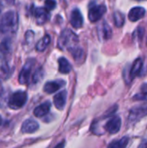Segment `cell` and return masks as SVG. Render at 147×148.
Instances as JSON below:
<instances>
[{
  "mask_svg": "<svg viewBox=\"0 0 147 148\" xmlns=\"http://www.w3.org/2000/svg\"><path fill=\"white\" fill-rule=\"evenodd\" d=\"M18 29V15L15 10H9L2 16L0 31L3 33H16Z\"/></svg>",
  "mask_w": 147,
  "mask_h": 148,
  "instance_id": "6da1fadb",
  "label": "cell"
},
{
  "mask_svg": "<svg viewBox=\"0 0 147 148\" xmlns=\"http://www.w3.org/2000/svg\"><path fill=\"white\" fill-rule=\"evenodd\" d=\"M78 42H79L78 36L72 30L68 29H65L64 30L62 31L58 38L57 46L62 50L68 49L69 51L70 49L76 47Z\"/></svg>",
  "mask_w": 147,
  "mask_h": 148,
  "instance_id": "7a4b0ae2",
  "label": "cell"
},
{
  "mask_svg": "<svg viewBox=\"0 0 147 148\" xmlns=\"http://www.w3.org/2000/svg\"><path fill=\"white\" fill-rule=\"evenodd\" d=\"M28 95L24 91H16L11 95L8 101L9 107L11 109H18L23 108L27 102Z\"/></svg>",
  "mask_w": 147,
  "mask_h": 148,
  "instance_id": "3957f363",
  "label": "cell"
},
{
  "mask_svg": "<svg viewBox=\"0 0 147 148\" xmlns=\"http://www.w3.org/2000/svg\"><path fill=\"white\" fill-rule=\"evenodd\" d=\"M107 12V6L104 4H92L88 10V19L91 23L98 22Z\"/></svg>",
  "mask_w": 147,
  "mask_h": 148,
  "instance_id": "277c9868",
  "label": "cell"
},
{
  "mask_svg": "<svg viewBox=\"0 0 147 148\" xmlns=\"http://www.w3.org/2000/svg\"><path fill=\"white\" fill-rule=\"evenodd\" d=\"M34 64H35V60L34 59H29L26 62V63L23 67V69H22V70H21V72L19 74V76H18V81H19L20 84L28 83Z\"/></svg>",
  "mask_w": 147,
  "mask_h": 148,
  "instance_id": "5b68a950",
  "label": "cell"
},
{
  "mask_svg": "<svg viewBox=\"0 0 147 148\" xmlns=\"http://www.w3.org/2000/svg\"><path fill=\"white\" fill-rule=\"evenodd\" d=\"M146 115H147V104L135 107L130 110L129 121L130 122L138 121L139 120L142 119Z\"/></svg>",
  "mask_w": 147,
  "mask_h": 148,
  "instance_id": "8992f818",
  "label": "cell"
},
{
  "mask_svg": "<svg viewBox=\"0 0 147 148\" xmlns=\"http://www.w3.org/2000/svg\"><path fill=\"white\" fill-rule=\"evenodd\" d=\"M120 127H121V119L119 116H114L111 118L105 125V130L111 134H117L120 130Z\"/></svg>",
  "mask_w": 147,
  "mask_h": 148,
  "instance_id": "52a82bcc",
  "label": "cell"
},
{
  "mask_svg": "<svg viewBox=\"0 0 147 148\" xmlns=\"http://www.w3.org/2000/svg\"><path fill=\"white\" fill-rule=\"evenodd\" d=\"M36 22L38 25L44 24L49 19V13L46 8H36L35 10Z\"/></svg>",
  "mask_w": 147,
  "mask_h": 148,
  "instance_id": "ba28073f",
  "label": "cell"
},
{
  "mask_svg": "<svg viewBox=\"0 0 147 148\" xmlns=\"http://www.w3.org/2000/svg\"><path fill=\"white\" fill-rule=\"evenodd\" d=\"M70 23L72 27L75 29H80L83 25V17L79 9H75L72 10L70 15Z\"/></svg>",
  "mask_w": 147,
  "mask_h": 148,
  "instance_id": "9c48e42d",
  "label": "cell"
},
{
  "mask_svg": "<svg viewBox=\"0 0 147 148\" xmlns=\"http://www.w3.org/2000/svg\"><path fill=\"white\" fill-rule=\"evenodd\" d=\"M142 67H143V60L141 58H137L133 62V65H132V67H131V69L129 70L128 80L130 82L133 81L134 79V77H136L140 73V71L142 69Z\"/></svg>",
  "mask_w": 147,
  "mask_h": 148,
  "instance_id": "30bf717a",
  "label": "cell"
},
{
  "mask_svg": "<svg viewBox=\"0 0 147 148\" xmlns=\"http://www.w3.org/2000/svg\"><path fill=\"white\" fill-rule=\"evenodd\" d=\"M39 129V124L34 120L25 121L21 127V131L23 134H33Z\"/></svg>",
  "mask_w": 147,
  "mask_h": 148,
  "instance_id": "8fae6325",
  "label": "cell"
},
{
  "mask_svg": "<svg viewBox=\"0 0 147 148\" xmlns=\"http://www.w3.org/2000/svg\"><path fill=\"white\" fill-rule=\"evenodd\" d=\"M67 101V91L62 90L54 96V105L59 110H62Z\"/></svg>",
  "mask_w": 147,
  "mask_h": 148,
  "instance_id": "7c38bea8",
  "label": "cell"
},
{
  "mask_svg": "<svg viewBox=\"0 0 147 148\" xmlns=\"http://www.w3.org/2000/svg\"><path fill=\"white\" fill-rule=\"evenodd\" d=\"M146 15V10L143 7H134L128 14V18L131 22H137L143 18Z\"/></svg>",
  "mask_w": 147,
  "mask_h": 148,
  "instance_id": "4fadbf2b",
  "label": "cell"
},
{
  "mask_svg": "<svg viewBox=\"0 0 147 148\" xmlns=\"http://www.w3.org/2000/svg\"><path fill=\"white\" fill-rule=\"evenodd\" d=\"M50 107H51V104L49 101L43 102L42 104L39 105L38 107H36L34 109V115L38 118L45 116L46 114H49V112L50 110Z\"/></svg>",
  "mask_w": 147,
  "mask_h": 148,
  "instance_id": "5bb4252c",
  "label": "cell"
},
{
  "mask_svg": "<svg viewBox=\"0 0 147 148\" xmlns=\"http://www.w3.org/2000/svg\"><path fill=\"white\" fill-rule=\"evenodd\" d=\"M58 64H59V71L62 74H68L72 69L71 64L65 57H60L58 59Z\"/></svg>",
  "mask_w": 147,
  "mask_h": 148,
  "instance_id": "9a60e30c",
  "label": "cell"
},
{
  "mask_svg": "<svg viewBox=\"0 0 147 148\" xmlns=\"http://www.w3.org/2000/svg\"><path fill=\"white\" fill-rule=\"evenodd\" d=\"M99 33H100V36H102V38L104 40H108L112 37L113 30L107 22H103V23L101 26V29Z\"/></svg>",
  "mask_w": 147,
  "mask_h": 148,
  "instance_id": "2e32d148",
  "label": "cell"
},
{
  "mask_svg": "<svg viewBox=\"0 0 147 148\" xmlns=\"http://www.w3.org/2000/svg\"><path fill=\"white\" fill-rule=\"evenodd\" d=\"M62 83L59 82H48L43 87V91L47 94H53L62 87Z\"/></svg>",
  "mask_w": 147,
  "mask_h": 148,
  "instance_id": "e0dca14e",
  "label": "cell"
},
{
  "mask_svg": "<svg viewBox=\"0 0 147 148\" xmlns=\"http://www.w3.org/2000/svg\"><path fill=\"white\" fill-rule=\"evenodd\" d=\"M51 41V38L49 35H45L42 39H40V41L36 43V49L37 51H44L46 49V48L49 45Z\"/></svg>",
  "mask_w": 147,
  "mask_h": 148,
  "instance_id": "ac0fdd59",
  "label": "cell"
},
{
  "mask_svg": "<svg viewBox=\"0 0 147 148\" xmlns=\"http://www.w3.org/2000/svg\"><path fill=\"white\" fill-rule=\"evenodd\" d=\"M129 143L128 137H123L118 140H114L108 145L107 148H126Z\"/></svg>",
  "mask_w": 147,
  "mask_h": 148,
  "instance_id": "d6986e66",
  "label": "cell"
},
{
  "mask_svg": "<svg viewBox=\"0 0 147 148\" xmlns=\"http://www.w3.org/2000/svg\"><path fill=\"white\" fill-rule=\"evenodd\" d=\"M113 23H114L116 27L120 28V27H122L124 25V23H125V16L120 11H115L113 13Z\"/></svg>",
  "mask_w": 147,
  "mask_h": 148,
  "instance_id": "ffe728a7",
  "label": "cell"
},
{
  "mask_svg": "<svg viewBox=\"0 0 147 148\" xmlns=\"http://www.w3.org/2000/svg\"><path fill=\"white\" fill-rule=\"evenodd\" d=\"M69 52H71L74 59L76 61V62H79L80 60H82L83 58V50L78 47H75L72 49L69 50Z\"/></svg>",
  "mask_w": 147,
  "mask_h": 148,
  "instance_id": "44dd1931",
  "label": "cell"
},
{
  "mask_svg": "<svg viewBox=\"0 0 147 148\" xmlns=\"http://www.w3.org/2000/svg\"><path fill=\"white\" fill-rule=\"evenodd\" d=\"M42 76H43V71H42V69H38L34 73V75H33V78H32L33 82H34V83H36V82H40V81L42 80Z\"/></svg>",
  "mask_w": 147,
  "mask_h": 148,
  "instance_id": "7402d4cb",
  "label": "cell"
},
{
  "mask_svg": "<svg viewBox=\"0 0 147 148\" xmlns=\"http://www.w3.org/2000/svg\"><path fill=\"white\" fill-rule=\"evenodd\" d=\"M44 4L48 10H52L56 7V2L55 0H45Z\"/></svg>",
  "mask_w": 147,
  "mask_h": 148,
  "instance_id": "603a6c76",
  "label": "cell"
},
{
  "mask_svg": "<svg viewBox=\"0 0 147 148\" xmlns=\"http://www.w3.org/2000/svg\"><path fill=\"white\" fill-rule=\"evenodd\" d=\"M134 101H147V93H139L133 96Z\"/></svg>",
  "mask_w": 147,
  "mask_h": 148,
  "instance_id": "cb8c5ba5",
  "label": "cell"
},
{
  "mask_svg": "<svg viewBox=\"0 0 147 148\" xmlns=\"http://www.w3.org/2000/svg\"><path fill=\"white\" fill-rule=\"evenodd\" d=\"M34 37V32L31 30H28L25 34V40L27 42H31Z\"/></svg>",
  "mask_w": 147,
  "mask_h": 148,
  "instance_id": "d4e9b609",
  "label": "cell"
},
{
  "mask_svg": "<svg viewBox=\"0 0 147 148\" xmlns=\"http://www.w3.org/2000/svg\"><path fill=\"white\" fill-rule=\"evenodd\" d=\"M64 145H65V142L64 141H62V142H60L59 144H57L55 148H64Z\"/></svg>",
  "mask_w": 147,
  "mask_h": 148,
  "instance_id": "484cf974",
  "label": "cell"
},
{
  "mask_svg": "<svg viewBox=\"0 0 147 148\" xmlns=\"http://www.w3.org/2000/svg\"><path fill=\"white\" fill-rule=\"evenodd\" d=\"M7 3H9V4H12V3H14V1L15 0H4Z\"/></svg>",
  "mask_w": 147,
  "mask_h": 148,
  "instance_id": "4316f807",
  "label": "cell"
},
{
  "mask_svg": "<svg viewBox=\"0 0 147 148\" xmlns=\"http://www.w3.org/2000/svg\"><path fill=\"white\" fill-rule=\"evenodd\" d=\"M140 148H147V141L146 142H145V143H143L142 146L140 147Z\"/></svg>",
  "mask_w": 147,
  "mask_h": 148,
  "instance_id": "83f0119b",
  "label": "cell"
},
{
  "mask_svg": "<svg viewBox=\"0 0 147 148\" xmlns=\"http://www.w3.org/2000/svg\"><path fill=\"white\" fill-rule=\"evenodd\" d=\"M2 90H3V88H2V83H1V81H0V93H1Z\"/></svg>",
  "mask_w": 147,
  "mask_h": 148,
  "instance_id": "f1b7e54d",
  "label": "cell"
},
{
  "mask_svg": "<svg viewBox=\"0 0 147 148\" xmlns=\"http://www.w3.org/2000/svg\"><path fill=\"white\" fill-rule=\"evenodd\" d=\"M2 121H3V120H2V117L0 116V126H1V124H2Z\"/></svg>",
  "mask_w": 147,
  "mask_h": 148,
  "instance_id": "f546056e",
  "label": "cell"
},
{
  "mask_svg": "<svg viewBox=\"0 0 147 148\" xmlns=\"http://www.w3.org/2000/svg\"><path fill=\"white\" fill-rule=\"evenodd\" d=\"M137 1H144V0H137Z\"/></svg>",
  "mask_w": 147,
  "mask_h": 148,
  "instance_id": "4dcf8cb0",
  "label": "cell"
},
{
  "mask_svg": "<svg viewBox=\"0 0 147 148\" xmlns=\"http://www.w3.org/2000/svg\"><path fill=\"white\" fill-rule=\"evenodd\" d=\"M146 45H147V37H146Z\"/></svg>",
  "mask_w": 147,
  "mask_h": 148,
  "instance_id": "1f68e13d",
  "label": "cell"
}]
</instances>
